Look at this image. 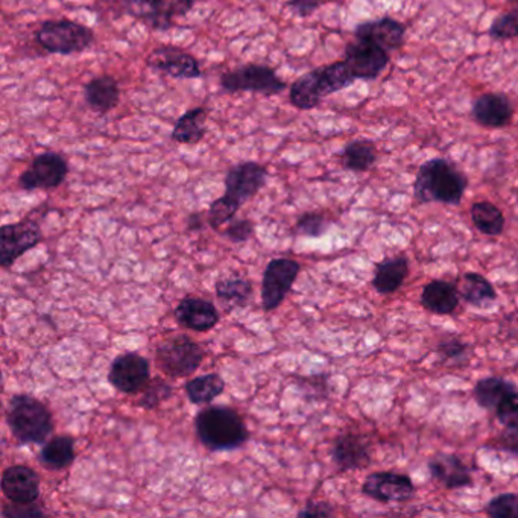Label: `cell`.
<instances>
[{
	"instance_id": "obj_42",
	"label": "cell",
	"mask_w": 518,
	"mask_h": 518,
	"mask_svg": "<svg viewBox=\"0 0 518 518\" xmlns=\"http://www.w3.org/2000/svg\"><path fill=\"white\" fill-rule=\"evenodd\" d=\"M254 233V224L250 219H237V221H230L227 230H225V236L232 241L233 243H241L248 241Z\"/></svg>"
},
{
	"instance_id": "obj_41",
	"label": "cell",
	"mask_w": 518,
	"mask_h": 518,
	"mask_svg": "<svg viewBox=\"0 0 518 518\" xmlns=\"http://www.w3.org/2000/svg\"><path fill=\"white\" fill-rule=\"evenodd\" d=\"M496 415H497V418H499L502 425H518V391L508 395V397L500 403L499 408L496 409Z\"/></svg>"
},
{
	"instance_id": "obj_4",
	"label": "cell",
	"mask_w": 518,
	"mask_h": 518,
	"mask_svg": "<svg viewBox=\"0 0 518 518\" xmlns=\"http://www.w3.org/2000/svg\"><path fill=\"white\" fill-rule=\"evenodd\" d=\"M93 39V31L72 20H50L37 31L39 45L50 54H81Z\"/></svg>"
},
{
	"instance_id": "obj_34",
	"label": "cell",
	"mask_w": 518,
	"mask_h": 518,
	"mask_svg": "<svg viewBox=\"0 0 518 518\" xmlns=\"http://www.w3.org/2000/svg\"><path fill=\"white\" fill-rule=\"evenodd\" d=\"M375 146L370 140H355L342 153L344 166L353 172H365L375 163Z\"/></svg>"
},
{
	"instance_id": "obj_10",
	"label": "cell",
	"mask_w": 518,
	"mask_h": 518,
	"mask_svg": "<svg viewBox=\"0 0 518 518\" xmlns=\"http://www.w3.org/2000/svg\"><path fill=\"white\" fill-rule=\"evenodd\" d=\"M41 230L32 219L6 224L0 228V265L10 268L26 251L41 242Z\"/></svg>"
},
{
	"instance_id": "obj_30",
	"label": "cell",
	"mask_w": 518,
	"mask_h": 518,
	"mask_svg": "<svg viewBox=\"0 0 518 518\" xmlns=\"http://www.w3.org/2000/svg\"><path fill=\"white\" fill-rule=\"evenodd\" d=\"M216 295L228 311L247 306L252 295L251 283L242 277H228L216 283Z\"/></svg>"
},
{
	"instance_id": "obj_25",
	"label": "cell",
	"mask_w": 518,
	"mask_h": 518,
	"mask_svg": "<svg viewBox=\"0 0 518 518\" xmlns=\"http://www.w3.org/2000/svg\"><path fill=\"white\" fill-rule=\"evenodd\" d=\"M515 391L517 386L504 377H485L474 386V400L480 408L496 412L500 403Z\"/></svg>"
},
{
	"instance_id": "obj_48",
	"label": "cell",
	"mask_w": 518,
	"mask_h": 518,
	"mask_svg": "<svg viewBox=\"0 0 518 518\" xmlns=\"http://www.w3.org/2000/svg\"><path fill=\"white\" fill-rule=\"evenodd\" d=\"M513 2H518V0H513Z\"/></svg>"
},
{
	"instance_id": "obj_15",
	"label": "cell",
	"mask_w": 518,
	"mask_h": 518,
	"mask_svg": "<svg viewBox=\"0 0 518 518\" xmlns=\"http://www.w3.org/2000/svg\"><path fill=\"white\" fill-rule=\"evenodd\" d=\"M430 476L444 488H467L473 485V473L458 454L436 453L427 462Z\"/></svg>"
},
{
	"instance_id": "obj_22",
	"label": "cell",
	"mask_w": 518,
	"mask_h": 518,
	"mask_svg": "<svg viewBox=\"0 0 518 518\" xmlns=\"http://www.w3.org/2000/svg\"><path fill=\"white\" fill-rule=\"evenodd\" d=\"M473 114L480 125L489 128H500L508 125L511 120L513 105L504 94H484L474 102Z\"/></svg>"
},
{
	"instance_id": "obj_19",
	"label": "cell",
	"mask_w": 518,
	"mask_h": 518,
	"mask_svg": "<svg viewBox=\"0 0 518 518\" xmlns=\"http://www.w3.org/2000/svg\"><path fill=\"white\" fill-rule=\"evenodd\" d=\"M460 287L447 280H432L423 287L420 303L434 315H452L460 306Z\"/></svg>"
},
{
	"instance_id": "obj_39",
	"label": "cell",
	"mask_w": 518,
	"mask_h": 518,
	"mask_svg": "<svg viewBox=\"0 0 518 518\" xmlns=\"http://www.w3.org/2000/svg\"><path fill=\"white\" fill-rule=\"evenodd\" d=\"M329 221L321 213H304L296 221L295 230L298 234L307 237H321L329 230Z\"/></svg>"
},
{
	"instance_id": "obj_35",
	"label": "cell",
	"mask_w": 518,
	"mask_h": 518,
	"mask_svg": "<svg viewBox=\"0 0 518 518\" xmlns=\"http://www.w3.org/2000/svg\"><path fill=\"white\" fill-rule=\"evenodd\" d=\"M436 353L440 356L441 361L453 362L456 365H460L469 362L471 347L458 336H450L438 344Z\"/></svg>"
},
{
	"instance_id": "obj_45",
	"label": "cell",
	"mask_w": 518,
	"mask_h": 518,
	"mask_svg": "<svg viewBox=\"0 0 518 518\" xmlns=\"http://www.w3.org/2000/svg\"><path fill=\"white\" fill-rule=\"evenodd\" d=\"M330 0H289V8L300 17L313 14L320 6L326 5Z\"/></svg>"
},
{
	"instance_id": "obj_28",
	"label": "cell",
	"mask_w": 518,
	"mask_h": 518,
	"mask_svg": "<svg viewBox=\"0 0 518 518\" xmlns=\"http://www.w3.org/2000/svg\"><path fill=\"white\" fill-rule=\"evenodd\" d=\"M75 456L74 440L70 436H55L43 445L39 460L46 469L59 471L74 464Z\"/></svg>"
},
{
	"instance_id": "obj_1",
	"label": "cell",
	"mask_w": 518,
	"mask_h": 518,
	"mask_svg": "<svg viewBox=\"0 0 518 518\" xmlns=\"http://www.w3.org/2000/svg\"><path fill=\"white\" fill-rule=\"evenodd\" d=\"M467 178L460 169L444 158L426 162L417 173L415 198L421 204L441 203L456 206L461 203L467 189Z\"/></svg>"
},
{
	"instance_id": "obj_14",
	"label": "cell",
	"mask_w": 518,
	"mask_h": 518,
	"mask_svg": "<svg viewBox=\"0 0 518 518\" xmlns=\"http://www.w3.org/2000/svg\"><path fill=\"white\" fill-rule=\"evenodd\" d=\"M146 65L172 78L195 79L203 74L193 55L173 46H164L154 50L146 59Z\"/></svg>"
},
{
	"instance_id": "obj_13",
	"label": "cell",
	"mask_w": 518,
	"mask_h": 518,
	"mask_svg": "<svg viewBox=\"0 0 518 518\" xmlns=\"http://www.w3.org/2000/svg\"><path fill=\"white\" fill-rule=\"evenodd\" d=\"M346 63L356 79H375L386 69L390 55L381 46L357 40L347 48Z\"/></svg>"
},
{
	"instance_id": "obj_12",
	"label": "cell",
	"mask_w": 518,
	"mask_h": 518,
	"mask_svg": "<svg viewBox=\"0 0 518 518\" xmlns=\"http://www.w3.org/2000/svg\"><path fill=\"white\" fill-rule=\"evenodd\" d=\"M267 169L256 162H245L233 166L225 177V195L239 206L247 203L267 184Z\"/></svg>"
},
{
	"instance_id": "obj_31",
	"label": "cell",
	"mask_w": 518,
	"mask_h": 518,
	"mask_svg": "<svg viewBox=\"0 0 518 518\" xmlns=\"http://www.w3.org/2000/svg\"><path fill=\"white\" fill-rule=\"evenodd\" d=\"M225 390V382L216 373L199 375L188 382L186 392L193 405H208Z\"/></svg>"
},
{
	"instance_id": "obj_29",
	"label": "cell",
	"mask_w": 518,
	"mask_h": 518,
	"mask_svg": "<svg viewBox=\"0 0 518 518\" xmlns=\"http://www.w3.org/2000/svg\"><path fill=\"white\" fill-rule=\"evenodd\" d=\"M471 221L478 232L485 236H500L505 230L504 213L497 206H494L489 201H479L474 203L471 207Z\"/></svg>"
},
{
	"instance_id": "obj_26",
	"label": "cell",
	"mask_w": 518,
	"mask_h": 518,
	"mask_svg": "<svg viewBox=\"0 0 518 518\" xmlns=\"http://www.w3.org/2000/svg\"><path fill=\"white\" fill-rule=\"evenodd\" d=\"M460 294L467 304L474 307H484L497 300V292L493 283L479 272H465Z\"/></svg>"
},
{
	"instance_id": "obj_23",
	"label": "cell",
	"mask_w": 518,
	"mask_h": 518,
	"mask_svg": "<svg viewBox=\"0 0 518 518\" xmlns=\"http://www.w3.org/2000/svg\"><path fill=\"white\" fill-rule=\"evenodd\" d=\"M85 102L99 114H107L116 109L120 99L118 81L111 76H98L84 87Z\"/></svg>"
},
{
	"instance_id": "obj_47",
	"label": "cell",
	"mask_w": 518,
	"mask_h": 518,
	"mask_svg": "<svg viewBox=\"0 0 518 518\" xmlns=\"http://www.w3.org/2000/svg\"><path fill=\"white\" fill-rule=\"evenodd\" d=\"M198 0H171L169 8L172 15H186L189 11L192 10Z\"/></svg>"
},
{
	"instance_id": "obj_46",
	"label": "cell",
	"mask_w": 518,
	"mask_h": 518,
	"mask_svg": "<svg viewBox=\"0 0 518 518\" xmlns=\"http://www.w3.org/2000/svg\"><path fill=\"white\" fill-rule=\"evenodd\" d=\"M335 509L326 502H311L298 513V517H331Z\"/></svg>"
},
{
	"instance_id": "obj_37",
	"label": "cell",
	"mask_w": 518,
	"mask_h": 518,
	"mask_svg": "<svg viewBox=\"0 0 518 518\" xmlns=\"http://www.w3.org/2000/svg\"><path fill=\"white\" fill-rule=\"evenodd\" d=\"M239 208L241 206L236 201H233L232 198L227 197V195L217 198L216 201L208 208V225L215 230L223 227L225 224L233 221V217Z\"/></svg>"
},
{
	"instance_id": "obj_2",
	"label": "cell",
	"mask_w": 518,
	"mask_h": 518,
	"mask_svg": "<svg viewBox=\"0 0 518 518\" xmlns=\"http://www.w3.org/2000/svg\"><path fill=\"white\" fill-rule=\"evenodd\" d=\"M198 438L212 452L242 447L248 440V429L242 417L227 406H208L195 418Z\"/></svg>"
},
{
	"instance_id": "obj_5",
	"label": "cell",
	"mask_w": 518,
	"mask_h": 518,
	"mask_svg": "<svg viewBox=\"0 0 518 518\" xmlns=\"http://www.w3.org/2000/svg\"><path fill=\"white\" fill-rule=\"evenodd\" d=\"M157 364L164 374L171 377H188L201 366L204 361L203 348L188 335H173L166 338L157 347Z\"/></svg>"
},
{
	"instance_id": "obj_21",
	"label": "cell",
	"mask_w": 518,
	"mask_h": 518,
	"mask_svg": "<svg viewBox=\"0 0 518 518\" xmlns=\"http://www.w3.org/2000/svg\"><path fill=\"white\" fill-rule=\"evenodd\" d=\"M410 263L408 257L394 256L383 259L375 267L374 277H373V287L381 295H391L399 291L406 278L409 276Z\"/></svg>"
},
{
	"instance_id": "obj_18",
	"label": "cell",
	"mask_w": 518,
	"mask_h": 518,
	"mask_svg": "<svg viewBox=\"0 0 518 518\" xmlns=\"http://www.w3.org/2000/svg\"><path fill=\"white\" fill-rule=\"evenodd\" d=\"M175 318L181 326L195 331L212 330L219 322L215 304L199 296H186L175 309Z\"/></svg>"
},
{
	"instance_id": "obj_6",
	"label": "cell",
	"mask_w": 518,
	"mask_h": 518,
	"mask_svg": "<svg viewBox=\"0 0 518 518\" xmlns=\"http://www.w3.org/2000/svg\"><path fill=\"white\" fill-rule=\"evenodd\" d=\"M221 85L224 90L236 92H250L265 96H274L282 93L286 89V83L277 76L276 72L268 66L248 65L239 69L232 70L223 75Z\"/></svg>"
},
{
	"instance_id": "obj_32",
	"label": "cell",
	"mask_w": 518,
	"mask_h": 518,
	"mask_svg": "<svg viewBox=\"0 0 518 518\" xmlns=\"http://www.w3.org/2000/svg\"><path fill=\"white\" fill-rule=\"evenodd\" d=\"M316 76H318L316 78L318 89L321 92L322 98L346 89L356 79L346 61L316 69Z\"/></svg>"
},
{
	"instance_id": "obj_3",
	"label": "cell",
	"mask_w": 518,
	"mask_h": 518,
	"mask_svg": "<svg viewBox=\"0 0 518 518\" xmlns=\"http://www.w3.org/2000/svg\"><path fill=\"white\" fill-rule=\"evenodd\" d=\"M6 425L22 444H43L54 432L49 409L28 394L11 397L6 406Z\"/></svg>"
},
{
	"instance_id": "obj_9",
	"label": "cell",
	"mask_w": 518,
	"mask_h": 518,
	"mask_svg": "<svg viewBox=\"0 0 518 518\" xmlns=\"http://www.w3.org/2000/svg\"><path fill=\"white\" fill-rule=\"evenodd\" d=\"M362 494L381 504H405L415 494V485L408 474L374 471L366 476Z\"/></svg>"
},
{
	"instance_id": "obj_11",
	"label": "cell",
	"mask_w": 518,
	"mask_h": 518,
	"mask_svg": "<svg viewBox=\"0 0 518 518\" xmlns=\"http://www.w3.org/2000/svg\"><path fill=\"white\" fill-rule=\"evenodd\" d=\"M151 381L149 361L137 353L119 355L110 366L109 382L124 394H137Z\"/></svg>"
},
{
	"instance_id": "obj_24",
	"label": "cell",
	"mask_w": 518,
	"mask_h": 518,
	"mask_svg": "<svg viewBox=\"0 0 518 518\" xmlns=\"http://www.w3.org/2000/svg\"><path fill=\"white\" fill-rule=\"evenodd\" d=\"M129 15L142 20L154 30H168L172 23V13L166 0H122Z\"/></svg>"
},
{
	"instance_id": "obj_16",
	"label": "cell",
	"mask_w": 518,
	"mask_h": 518,
	"mask_svg": "<svg viewBox=\"0 0 518 518\" xmlns=\"http://www.w3.org/2000/svg\"><path fill=\"white\" fill-rule=\"evenodd\" d=\"M331 456L341 471L365 469L371 462V443L364 435H339L333 443Z\"/></svg>"
},
{
	"instance_id": "obj_40",
	"label": "cell",
	"mask_w": 518,
	"mask_h": 518,
	"mask_svg": "<svg viewBox=\"0 0 518 518\" xmlns=\"http://www.w3.org/2000/svg\"><path fill=\"white\" fill-rule=\"evenodd\" d=\"M489 34L493 35L494 39L499 40L518 37V10L500 15L491 26Z\"/></svg>"
},
{
	"instance_id": "obj_17",
	"label": "cell",
	"mask_w": 518,
	"mask_h": 518,
	"mask_svg": "<svg viewBox=\"0 0 518 518\" xmlns=\"http://www.w3.org/2000/svg\"><path fill=\"white\" fill-rule=\"evenodd\" d=\"M2 493L11 504H34L40 496V478L26 465H13L2 474Z\"/></svg>"
},
{
	"instance_id": "obj_33",
	"label": "cell",
	"mask_w": 518,
	"mask_h": 518,
	"mask_svg": "<svg viewBox=\"0 0 518 518\" xmlns=\"http://www.w3.org/2000/svg\"><path fill=\"white\" fill-rule=\"evenodd\" d=\"M291 104L296 109L312 110L321 104L322 96L316 83V72L312 70L300 79H296L292 84L291 93H289Z\"/></svg>"
},
{
	"instance_id": "obj_20",
	"label": "cell",
	"mask_w": 518,
	"mask_h": 518,
	"mask_svg": "<svg viewBox=\"0 0 518 518\" xmlns=\"http://www.w3.org/2000/svg\"><path fill=\"white\" fill-rule=\"evenodd\" d=\"M356 39L370 41L390 52L399 49L403 43L405 26L401 25L400 22L388 17L375 22H366L364 25L357 26Z\"/></svg>"
},
{
	"instance_id": "obj_36",
	"label": "cell",
	"mask_w": 518,
	"mask_h": 518,
	"mask_svg": "<svg viewBox=\"0 0 518 518\" xmlns=\"http://www.w3.org/2000/svg\"><path fill=\"white\" fill-rule=\"evenodd\" d=\"M172 395V386L160 377L151 379L148 385L145 386L144 394L138 400V406L144 409H155L158 406L169 400Z\"/></svg>"
},
{
	"instance_id": "obj_43",
	"label": "cell",
	"mask_w": 518,
	"mask_h": 518,
	"mask_svg": "<svg viewBox=\"0 0 518 518\" xmlns=\"http://www.w3.org/2000/svg\"><path fill=\"white\" fill-rule=\"evenodd\" d=\"M2 515L5 518H31L43 517L45 513L34 504H13L6 505L2 511Z\"/></svg>"
},
{
	"instance_id": "obj_27",
	"label": "cell",
	"mask_w": 518,
	"mask_h": 518,
	"mask_svg": "<svg viewBox=\"0 0 518 518\" xmlns=\"http://www.w3.org/2000/svg\"><path fill=\"white\" fill-rule=\"evenodd\" d=\"M206 120L207 113L204 109L189 110L181 118L178 119L173 127L172 138L177 144L197 145L206 136Z\"/></svg>"
},
{
	"instance_id": "obj_38",
	"label": "cell",
	"mask_w": 518,
	"mask_h": 518,
	"mask_svg": "<svg viewBox=\"0 0 518 518\" xmlns=\"http://www.w3.org/2000/svg\"><path fill=\"white\" fill-rule=\"evenodd\" d=\"M485 513L491 518H518V493H504L489 500Z\"/></svg>"
},
{
	"instance_id": "obj_7",
	"label": "cell",
	"mask_w": 518,
	"mask_h": 518,
	"mask_svg": "<svg viewBox=\"0 0 518 518\" xmlns=\"http://www.w3.org/2000/svg\"><path fill=\"white\" fill-rule=\"evenodd\" d=\"M69 164L61 154L43 153L32 160L30 168L19 178L23 190H50L65 183Z\"/></svg>"
},
{
	"instance_id": "obj_44",
	"label": "cell",
	"mask_w": 518,
	"mask_h": 518,
	"mask_svg": "<svg viewBox=\"0 0 518 518\" xmlns=\"http://www.w3.org/2000/svg\"><path fill=\"white\" fill-rule=\"evenodd\" d=\"M497 447L518 456V425L506 426V429L497 438Z\"/></svg>"
},
{
	"instance_id": "obj_8",
	"label": "cell",
	"mask_w": 518,
	"mask_h": 518,
	"mask_svg": "<svg viewBox=\"0 0 518 518\" xmlns=\"http://www.w3.org/2000/svg\"><path fill=\"white\" fill-rule=\"evenodd\" d=\"M300 263L283 257L268 263L262 282V303L265 311H276L277 307L285 302L300 274Z\"/></svg>"
}]
</instances>
